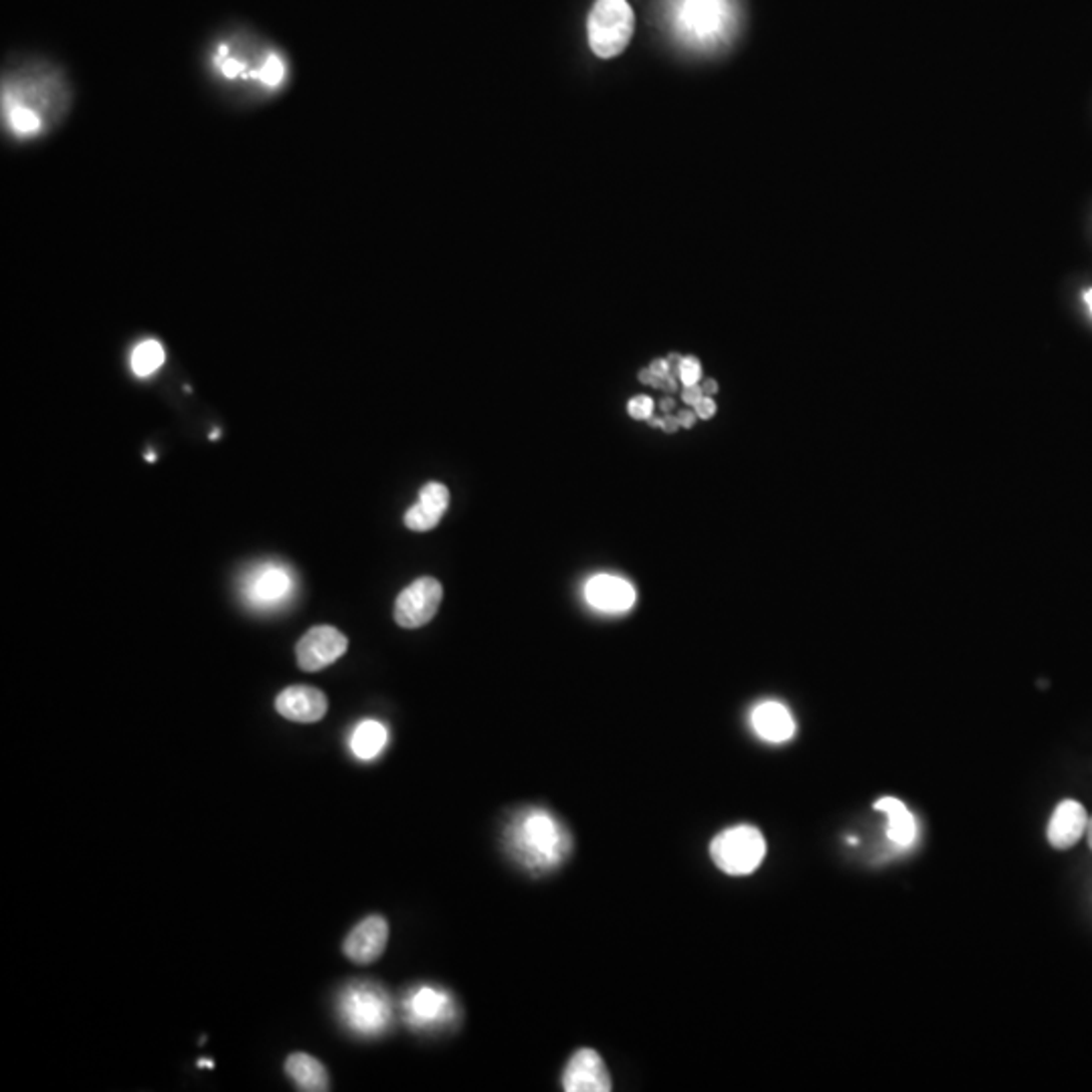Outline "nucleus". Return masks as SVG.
Segmentation results:
<instances>
[{
    "label": "nucleus",
    "instance_id": "nucleus-33",
    "mask_svg": "<svg viewBox=\"0 0 1092 1092\" xmlns=\"http://www.w3.org/2000/svg\"><path fill=\"white\" fill-rule=\"evenodd\" d=\"M662 409H664V411H672V409H674V401H672V399H664Z\"/></svg>",
    "mask_w": 1092,
    "mask_h": 1092
},
{
    "label": "nucleus",
    "instance_id": "nucleus-15",
    "mask_svg": "<svg viewBox=\"0 0 1092 1092\" xmlns=\"http://www.w3.org/2000/svg\"><path fill=\"white\" fill-rule=\"evenodd\" d=\"M1088 815L1086 809L1072 799L1062 801L1048 824V842L1056 850H1068L1080 842L1086 834Z\"/></svg>",
    "mask_w": 1092,
    "mask_h": 1092
},
{
    "label": "nucleus",
    "instance_id": "nucleus-3",
    "mask_svg": "<svg viewBox=\"0 0 1092 1092\" xmlns=\"http://www.w3.org/2000/svg\"><path fill=\"white\" fill-rule=\"evenodd\" d=\"M504 842L508 854L530 872L555 870L571 852V836L546 809H524L512 817Z\"/></svg>",
    "mask_w": 1092,
    "mask_h": 1092
},
{
    "label": "nucleus",
    "instance_id": "nucleus-8",
    "mask_svg": "<svg viewBox=\"0 0 1092 1092\" xmlns=\"http://www.w3.org/2000/svg\"><path fill=\"white\" fill-rule=\"evenodd\" d=\"M444 599L442 583L433 577H421L403 589L395 601V621L405 629H417L429 623Z\"/></svg>",
    "mask_w": 1092,
    "mask_h": 1092
},
{
    "label": "nucleus",
    "instance_id": "nucleus-14",
    "mask_svg": "<svg viewBox=\"0 0 1092 1092\" xmlns=\"http://www.w3.org/2000/svg\"><path fill=\"white\" fill-rule=\"evenodd\" d=\"M450 506V490L440 482H429L419 492V502L405 512V526L415 532L435 528Z\"/></svg>",
    "mask_w": 1092,
    "mask_h": 1092
},
{
    "label": "nucleus",
    "instance_id": "nucleus-12",
    "mask_svg": "<svg viewBox=\"0 0 1092 1092\" xmlns=\"http://www.w3.org/2000/svg\"><path fill=\"white\" fill-rule=\"evenodd\" d=\"M387 939H389L387 921L379 915L369 917L349 933L345 941V955L359 965L373 963L385 953Z\"/></svg>",
    "mask_w": 1092,
    "mask_h": 1092
},
{
    "label": "nucleus",
    "instance_id": "nucleus-27",
    "mask_svg": "<svg viewBox=\"0 0 1092 1092\" xmlns=\"http://www.w3.org/2000/svg\"><path fill=\"white\" fill-rule=\"evenodd\" d=\"M649 371L655 375V377H666L670 375V363L668 361H653Z\"/></svg>",
    "mask_w": 1092,
    "mask_h": 1092
},
{
    "label": "nucleus",
    "instance_id": "nucleus-24",
    "mask_svg": "<svg viewBox=\"0 0 1092 1092\" xmlns=\"http://www.w3.org/2000/svg\"><path fill=\"white\" fill-rule=\"evenodd\" d=\"M651 413H653V401L649 397L639 395L629 401V415L633 419H649Z\"/></svg>",
    "mask_w": 1092,
    "mask_h": 1092
},
{
    "label": "nucleus",
    "instance_id": "nucleus-26",
    "mask_svg": "<svg viewBox=\"0 0 1092 1092\" xmlns=\"http://www.w3.org/2000/svg\"><path fill=\"white\" fill-rule=\"evenodd\" d=\"M702 397H704V391H702V387H698V385L686 387V389H684V393H682V399H684V403H688V405H692V407H696V405H698V401H700Z\"/></svg>",
    "mask_w": 1092,
    "mask_h": 1092
},
{
    "label": "nucleus",
    "instance_id": "nucleus-29",
    "mask_svg": "<svg viewBox=\"0 0 1092 1092\" xmlns=\"http://www.w3.org/2000/svg\"><path fill=\"white\" fill-rule=\"evenodd\" d=\"M678 419H680V425H682V427H692L696 417H694V413H690V411H682Z\"/></svg>",
    "mask_w": 1092,
    "mask_h": 1092
},
{
    "label": "nucleus",
    "instance_id": "nucleus-4",
    "mask_svg": "<svg viewBox=\"0 0 1092 1092\" xmlns=\"http://www.w3.org/2000/svg\"><path fill=\"white\" fill-rule=\"evenodd\" d=\"M666 13L676 39L698 51L724 45L736 29L734 0H668Z\"/></svg>",
    "mask_w": 1092,
    "mask_h": 1092
},
{
    "label": "nucleus",
    "instance_id": "nucleus-10",
    "mask_svg": "<svg viewBox=\"0 0 1092 1092\" xmlns=\"http://www.w3.org/2000/svg\"><path fill=\"white\" fill-rule=\"evenodd\" d=\"M563 1088L567 1092H609L613 1090L609 1070L603 1058L591 1050H577L563 1072Z\"/></svg>",
    "mask_w": 1092,
    "mask_h": 1092
},
{
    "label": "nucleus",
    "instance_id": "nucleus-22",
    "mask_svg": "<svg viewBox=\"0 0 1092 1092\" xmlns=\"http://www.w3.org/2000/svg\"><path fill=\"white\" fill-rule=\"evenodd\" d=\"M166 361V353L162 349V345L154 339H148V341H142L134 353H132V371L136 377L140 379H146L150 375H154Z\"/></svg>",
    "mask_w": 1092,
    "mask_h": 1092
},
{
    "label": "nucleus",
    "instance_id": "nucleus-18",
    "mask_svg": "<svg viewBox=\"0 0 1092 1092\" xmlns=\"http://www.w3.org/2000/svg\"><path fill=\"white\" fill-rule=\"evenodd\" d=\"M286 1072L294 1080L298 1090L304 1092H326L331 1090V1076H328L322 1062L314 1056L296 1052L286 1062Z\"/></svg>",
    "mask_w": 1092,
    "mask_h": 1092
},
{
    "label": "nucleus",
    "instance_id": "nucleus-21",
    "mask_svg": "<svg viewBox=\"0 0 1092 1092\" xmlns=\"http://www.w3.org/2000/svg\"><path fill=\"white\" fill-rule=\"evenodd\" d=\"M288 591H290V575L280 567L263 569L255 577L253 585L249 587L251 599L263 605L280 601L284 595H288Z\"/></svg>",
    "mask_w": 1092,
    "mask_h": 1092
},
{
    "label": "nucleus",
    "instance_id": "nucleus-16",
    "mask_svg": "<svg viewBox=\"0 0 1092 1092\" xmlns=\"http://www.w3.org/2000/svg\"><path fill=\"white\" fill-rule=\"evenodd\" d=\"M585 595L595 609L607 613H623L635 603V589L625 579L613 575L593 577L587 583Z\"/></svg>",
    "mask_w": 1092,
    "mask_h": 1092
},
{
    "label": "nucleus",
    "instance_id": "nucleus-1",
    "mask_svg": "<svg viewBox=\"0 0 1092 1092\" xmlns=\"http://www.w3.org/2000/svg\"><path fill=\"white\" fill-rule=\"evenodd\" d=\"M75 103L67 73L39 57L11 61L0 81V120L13 144H31L59 130Z\"/></svg>",
    "mask_w": 1092,
    "mask_h": 1092
},
{
    "label": "nucleus",
    "instance_id": "nucleus-9",
    "mask_svg": "<svg viewBox=\"0 0 1092 1092\" xmlns=\"http://www.w3.org/2000/svg\"><path fill=\"white\" fill-rule=\"evenodd\" d=\"M349 639L333 625H316L304 633L296 645L298 666L304 672H318L347 653Z\"/></svg>",
    "mask_w": 1092,
    "mask_h": 1092
},
{
    "label": "nucleus",
    "instance_id": "nucleus-5",
    "mask_svg": "<svg viewBox=\"0 0 1092 1092\" xmlns=\"http://www.w3.org/2000/svg\"><path fill=\"white\" fill-rule=\"evenodd\" d=\"M633 25L635 19L627 0H597L587 21L593 53L601 59L617 57L629 45Z\"/></svg>",
    "mask_w": 1092,
    "mask_h": 1092
},
{
    "label": "nucleus",
    "instance_id": "nucleus-31",
    "mask_svg": "<svg viewBox=\"0 0 1092 1092\" xmlns=\"http://www.w3.org/2000/svg\"><path fill=\"white\" fill-rule=\"evenodd\" d=\"M1086 838H1088V846L1092 850V817L1088 820V826H1086Z\"/></svg>",
    "mask_w": 1092,
    "mask_h": 1092
},
{
    "label": "nucleus",
    "instance_id": "nucleus-17",
    "mask_svg": "<svg viewBox=\"0 0 1092 1092\" xmlns=\"http://www.w3.org/2000/svg\"><path fill=\"white\" fill-rule=\"evenodd\" d=\"M752 726L760 738L769 742H785L795 734L793 716L779 702L758 704L752 712Z\"/></svg>",
    "mask_w": 1092,
    "mask_h": 1092
},
{
    "label": "nucleus",
    "instance_id": "nucleus-6",
    "mask_svg": "<svg viewBox=\"0 0 1092 1092\" xmlns=\"http://www.w3.org/2000/svg\"><path fill=\"white\" fill-rule=\"evenodd\" d=\"M767 852L762 834L752 826H734L720 832L710 844L712 862L730 877L754 872Z\"/></svg>",
    "mask_w": 1092,
    "mask_h": 1092
},
{
    "label": "nucleus",
    "instance_id": "nucleus-25",
    "mask_svg": "<svg viewBox=\"0 0 1092 1092\" xmlns=\"http://www.w3.org/2000/svg\"><path fill=\"white\" fill-rule=\"evenodd\" d=\"M694 409H696V415H698L700 419H710V417L714 415V411H716V405H714V401H712L710 397L704 395V397L698 401V405H696Z\"/></svg>",
    "mask_w": 1092,
    "mask_h": 1092
},
{
    "label": "nucleus",
    "instance_id": "nucleus-19",
    "mask_svg": "<svg viewBox=\"0 0 1092 1092\" xmlns=\"http://www.w3.org/2000/svg\"><path fill=\"white\" fill-rule=\"evenodd\" d=\"M874 809H879V811L889 815V838L897 846L909 848L915 842L917 824H915L913 813L907 809V805L903 801H899L895 797H883V799L877 801Z\"/></svg>",
    "mask_w": 1092,
    "mask_h": 1092
},
{
    "label": "nucleus",
    "instance_id": "nucleus-32",
    "mask_svg": "<svg viewBox=\"0 0 1092 1092\" xmlns=\"http://www.w3.org/2000/svg\"><path fill=\"white\" fill-rule=\"evenodd\" d=\"M1084 302H1086V306H1088V310H1090V314H1092V290H1088V292L1084 294Z\"/></svg>",
    "mask_w": 1092,
    "mask_h": 1092
},
{
    "label": "nucleus",
    "instance_id": "nucleus-30",
    "mask_svg": "<svg viewBox=\"0 0 1092 1092\" xmlns=\"http://www.w3.org/2000/svg\"><path fill=\"white\" fill-rule=\"evenodd\" d=\"M702 391H704V395H706V397H708V395H712V393H716V383H714V381H710V379H708V381H704V385H702Z\"/></svg>",
    "mask_w": 1092,
    "mask_h": 1092
},
{
    "label": "nucleus",
    "instance_id": "nucleus-11",
    "mask_svg": "<svg viewBox=\"0 0 1092 1092\" xmlns=\"http://www.w3.org/2000/svg\"><path fill=\"white\" fill-rule=\"evenodd\" d=\"M407 1022L417 1028H431L454 1020L456 1010L452 998L444 990L419 988L405 1000Z\"/></svg>",
    "mask_w": 1092,
    "mask_h": 1092
},
{
    "label": "nucleus",
    "instance_id": "nucleus-20",
    "mask_svg": "<svg viewBox=\"0 0 1092 1092\" xmlns=\"http://www.w3.org/2000/svg\"><path fill=\"white\" fill-rule=\"evenodd\" d=\"M387 744V728L377 720H365L361 722L353 736H351V748L357 758L361 760H373L383 752Z\"/></svg>",
    "mask_w": 1092,
    "mask_h": 1092
},
{
    "label": "nucleus",
    "instance_id": "nucleus-23",
    "mask_svg": "<svg viewBox=\"0 0 1092 1092\" xmlns=\"http://www.w3.org/2000/svg\"><path fill=\"white\" fill-rule=\"evenodd\" d=\"M700 377H702L700 363H698L696 359H682V363H680V379H682L684 387L698 385Z\"/></svg>",
    "mask_w": 1092,
    "mask_h": 1092
},
{
    "label": "nucleus",
    "instance_id": "nucleus-7",
    "mask_svg": "<svg viewBox=\"0 0 1092 1092\" xmlns=\"http://www.w3.org/2000/svg\"><path fill=\"white\" fill-rule=\"evenodd\" d=\"M339 1008L345 1024L363 1036H377L391 1022V1002L387 994L367 983L345 990Z\"/></svg>",
    "mask_w": 1092,
    "mask_h": 1092
},
{
    "label": "nucleus",
    "instance_id": "nucleus-13",
    "mask_svg": "<svg viewBox=\"0 0 1092 1092\" xmlns=\"http://www.w3.org/2000/svg\"><path fill=\"white\" fill-rule=\"evenodd\" d=\"M276 710L300 724H312L324 718L328 712V700L322 690L312 686H290L276 698Z\"/></svg>",
    "mask_w": 1092,
    "mask_h": 1092
},
{
    "label": "nucleus",
    "instance_id": "nucleus-35",
    "mask_svg": "<svg viewBox=\"0 0 1092 1092\" xmlns=\"http://www.w3.org/2000/svg\"><path fill=\"white\" fill-rule=\"evenodd\" d=\"M146 458H148V462H154V460H156V456H154V454H148Z\"/></svg>",
    "mask_w": 1092,
    "mask_h": 1092
},
{
    "label": "nucleus",
    "instance_id": "nucleus-2",
    "mask_svg": "<svg viewBox=\"0 0 1092 1092\" xmlns=\"http://www.w3.org/2000/svg\"><path fill=\"white\" fill-rule=\"evenodd\" d=\"M204 77L210 91L235 109L267 105L288 91V57L251 37H227L206 53Z\"/></svg>",
    "mask_w": 1092,
    "mask_h": 1092
},
{
    "label": "nucleus",
    "instance_id": "nucleus-34",
    "mask_svg": "<svg viewBox=\"0 0 1092 1092\" xmlns=\"http://www.w3.org/2000/svg\"><path fill=\"white\" fill-rule=\"evenodd\" d=\"M218 435H221V431H212V433H210V440H216Z\"/></svg>",
    "mask_w": 1092,
    "mask_h": 1092
},
{
    "label": "nucleus",
    "instance_id": "nucleus-28",
    "mask_svg": "<svg viewBox=\"0 0 1092 1092\" xmlns=\"http://www.w3.org/2000/svg\"><path fill=\"white\" fill-rule=\"evenodd\" d=\"M678 427H680V419H678V417H666V419H664L662 429H664L666 433H674Z\"/></svg>",
    "mask_w": 1092,
    "mask_h": 1092
}]
</instances>
